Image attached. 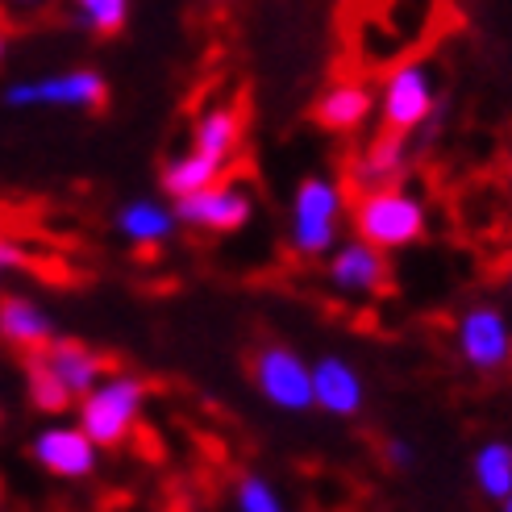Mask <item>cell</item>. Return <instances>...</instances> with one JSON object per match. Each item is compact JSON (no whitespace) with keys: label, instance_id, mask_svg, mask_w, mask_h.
<instances>
[{"label":"cell","instance_id":"6da1fadb","mask_svg":"<svg viewBox=\"0 0 512 512\" xmlns=\"http://www.w3.org/2000/svg\"><path fill=\"white\" fill-rule=\"evenodd\" d=\"M346 188L329 175H304L288 204V246L296 259H325L342 242Z\"/></svg>","mask_w":512,"mask_h":512},{"label":"cell","instance_id":"7a4b0ae2","mask_svg":"<svg viewBox=\"0 0 512 512\" xmlns=\"http://www.w3.org/2000/svg\"><path fill=\"white\" fill-rule=\"evenodd\" d=\"M354 234L367 238L379 250H408L429 234V204L404 184L358 192L354 200Z\"/></svg>","mask_w":512,"mask_h":512},{"label":"cell","instance_id":"3957f363","mask_svg":"<svg viewBox=\"0 0 512 512\" xmlns=\"http://www.w3.org/2000/svg\"><path fill=\"white\" fill-rule=\"evenodd\" d=\"M146 408V383L134 371L100 375L96 388L80 396V425L100 450H117L138 433Z\"/></svg>","mask_w":512,"mask_h":512},{"label":"cell","instance_id":"277c9868","mask_svg":"<svg viewBox=\"0 0 512 512\" xmlns=\"http://www.w3.org/2000/svg\"><path fill=\"white\" fill-rule=\"evenodd\" d=\"M9 109H71V113H96L109 100V80L96 67H71V71H46L38 80H13L5 84Z\"/></svg>","mask_w":512,"mask_h":512},{"label":"cell","instance_id":"5b68a950","mask_svg":"<svg viewBox=\"0 0 512 512\" xmlns=\"http://www.w3.org/2000/svg\"><path fill=\"white\" fill-rule=\"evenodd\" d=\"M454 350L479 375H500L512 367V321L496 300H471L454 317Z\"/></svg>","mask_w":512,"mask_h":512},{"label":"cell","instance_id":"8992f818","mask_svg":"<svg viewBox=\"0 0 512 512\" xmlns=\"http://www.w3.org/2000/svg\"><path fill=\"white\" fill-rule=\"evenodd\" d=\"M438 105H442L438 75H433V67L421 59L396 63L375 96V113L383 121V130H396V134H413Z\"/></svg>","mask_w":512,"mask_h":512},{"label":"cell","instance_id":"52a82bcc","mask_svg":"<svg viewBox=\"0 0 512 512\" xmlns=\"http://www.w3.org/2000/svg\"><path fill=\"white\" fill-rule=\"evenodd\" d=\"M250 379L254 392L279 413H309L313 408V363H304L284 342H267L254 350Z\"/></svg>","mask_w":512,"mask_h":512},{"label":"cell","instance_id":"ba28073f","mask_svg":"<svg viewBox=\"0 0 512 512\" xmlns=\"http://www.w3.org/2000/svg\"><path fill=\"white\" fill-rule=\"evenodd\" d=\"M325 284L346 300H371L379 292H388V284H392L388 250L371 246L358 234L342 238L334 250L325 254Z\"/></svg>","mask_w":512,"mask_h":512},{"label":"cell","instance_id":"9c48e42d","mask_svg":"<svg viewBox=\"0 0 512 512\" xmlns=\"http://www.w3.org/2000/svg\"><path fill=\"white\" fill-rule=\"evenodd\" d=\"M171 209H175L179 225H188V229H204V234H238V229H246L254 217V196L242 184L217 179V184L200 188L192 196L171 200Z\"/></svg>","mask_w":512,"mask_h":512},{"label":"cell","instance_id":"30bf717a","mask_svg":"<svg viewBox=\"0 0 512 512\" xmlns=\"http://www.w3.org/2000/svg\"><path fill=\"white\" fill-rule=\"evenodd\" d=\"M30 458L55 479H88L100 463V446L88 438V429L80 421H59L34 433Z\"/></svg>","mask_w":512,"mask_h":512},{"label":"cell","instance_id":"8fae6325","mask_svg":"<svg viewBox=\"0 0 512 512\" xmlns=\"http://www.w3.org/2000/svg\"><path fill=\"white\" fill-rule=\"evenodd\" d=\"M313 408L350 421L367 408V379L350 358L342 354H321L313 363Z\"/></svg>","mask_w":512,"mask_h":512},{"label":"cell","instance_id":"7c38bea8","mask_svg":"<svg viewBox=\"0 0 512 512\" xmlns=\"http://www.w3.org/2000/svg\"><path fill=\"white\" fill-rule=\"evenodd\" d=\"M413 159H417V155H413V142H408V134L383 130L379 138H371V142L354 155V163H350V184H354L358 192L404 184L408 171H413Z\"/></svg>","mask_w":512,"mask_h":512},{"label":"cell","instance_id":"4fadbf2b","mask_svg":"<svg viewBox=\"0 0 512 512\" xmlns=\"http://www.w3.org/2000/svg\"><path fill=\"white\" fill-rule=\"evenodd\" d=\"M113 229L121 242H130L138 250H155V246H167L179 229V217L171 204L163 200H150V196H138V200H121L117 213H113Z\"/></svg>","mask_w":512,"mask_h":512},{"label":"cell","instance_id":"5bb4252c","mask_svg":"<svg viewBox=\"0 0 512 512\" xmlns=\"http://www.w3.org/2000/svg\"><path fill=\"white\" fill-rule=\"evenodd\" d=\"M55 338V317L46 313V304L34 296H17V292H0V342L30 354L42 350Z\"/></svg>","mask_w":512,"mask_h":512},{"label":"cell","instance_id":"9a60e30c","mask_svg":"<svg viewBox=\"0 0 512 512\" xmlns=\"http://www.w3.org/2000/svg\"><path fill=\"white\" fill-rule=\"evenodd\" d=\"M313 117L329 134H358L375 117V92L358 80H338L317 96Z\"/></svg>","mask_w":512,"mask_h":512},{"label":"cell","instance_id":"2e32d148","mask_svg":"<svg viewBox=\"0 0 512 512\" xmlns=\"http://www.w3.org/2000/svg\"><path fill=\"white\" fill-rule=\"evenodd\" d=\"M42 358L59 371V379L71 388L75 400H80L88 388H96L100 375H105V354H96L92 346L75 342V338H50L42 346Z\"/></svg>","mask_w":512,"mask_h":512},{"label":"cell","instance_id":"e0dca14e","mask_svg":"<svg viewBox=\"0 0 512 512\" xmlns=\"http://www.w3.org/2000/svg\"><path fill=\"white\" fill-rule=\"evenodd\" d=\"M242 134H246V117L238 105H213L204 109L192 125V146L204 150V155H213L221 163H229L238 155L242 146Z\"/></svg>","mask_w":512,"mask_h":512},{"label":"cell","instance_id":"ac0fdd59","mask_svg":"<svg viewBox=\"0 0 512 512\" xmlns=\"http://www.w3.org/2000/svg\"><path fill=\"white\" fill-rule=\"evenodd\" d=\"M471 479H475V492L483 500L500 504L512 492V442H504V438L483 442L471 454Z\"/></svg>","mask_w":512,"mask_h":512},{"label":"cell","instance_id":"d6986e66","mask_svg":"<svg viewBox=\"0 0 512 512\" xmlns=\"http://www.w3.org/2000/svg\"><path fill=\"white\" fill-rule=\"evenodd\" d=\"M221 175H225V163L192 146V150H184V155L167 159V167H163V192H167L171 200H179V196H192V192H200V188L217 184Z\"/></svg>","mask_w":512,"mask_h":512},{"label":"cell","instance_id":"ffe728a7","mask_svg":"<svg viewBox=\"0 0 512 512\" xmlns=\"http://www.w3.org/2000/svg\"><path fill=\"white\" fill-rule=\"evenodd\" d=\"M25 396H30V404L38 408V413H46V417H59V413H67V408L75 404L71 388L59 379V371L42 358V350L25 354Z\"/></svg>","mask_w":512,"mask_h":512},{"label":"cell","instance_id":"44dd1931","mask_svg":"<svg viewBox=\"0 0 512 512\" xmlns=\"http://www.w3.org/2000/svg\"><path fill=\"white\" fill-rule=\"evenodd\" d=\"M71 17L96 38H113L130 25V0H71Z\"/></svg>","mask_w":512,"mask_h":512},{"label":"cell","instance_id":"7402d4cb","mask_svg":"<svg viewBox=\"0 0 512 512\" xmlns=\"http://www.w3.org/2000/svg\"><path fill=\"white\" fill-rule=\"evenodd\" d=\"M234 508L238 512H284V496H279V488L267 475L246 471L234 483Z\"/></svg>","mask_w":512,"mask_h":512},{"label":"cell","instance_id":"603a6c76","mask_svg":"<svg viewBox=\"0 0 512 512\" xmlns=\"http://www.w3.org/2000/svg\"><path fill=\"white\" fill-rule=\"evenodd\" d=\"M30 267H34V254L25 250L17 238H5V234H0V292H5L9 279L25 275Z\"/></svg>","mask_w":512,"mask_h":512},{"label":"cell","instance_id":"cb8c5ba5","mask_svg":"<svg viewBox=\"0 0 512 512\" xmlns=\"http://www.w3.org/2000/svg\"><path fill=\"white\" fill-rule=\"evenodd\" d=\"M379 454H383V463H388L392 471H413L417 467V446L408 438H388Z\"/></svg>","mask_w":512,"mask_h":512},{"label":"cell","instance_id":"d4e9b609","mask_svg":"<svg viewBox=\"0 0 512 512\" xmlns=\"http://www.w3.org/2000/svg\"><path fill=\"white\" fill-rule=\"evenodd\" d=\"M5 5H9V9H42L46 0H5Z\"/></svg>","mask_w":512,"mask_h":512},{"label":"cell","instance_id":"484cf974","mask_svg":"<svg viewBox=\"0 0 512 512\" xmlns=\"http://www.w3.org/2000/svg\"><path fill=\"white\" fill-rule=\"evenodd\" d=\"M504 288H508V296H512V254H508V263H504Z\"/></svg>","mask_w":512,"mask_h":512},{"label":"cell","instance_id":"4316f807","mask_svg":"<svg viewBox=\"0 0 512 512\" xmlns=\"http://www.w3.org/2000/svg\"><path fill=\"white\" fill-rule=\"evenodd\" d=\"M5 55H9V42H5V30H0V63H5Z\"/></svg>","mask_w":512,"mask_h":512},{"label":"cell","instance_id":"83f0119b","mask_svg":"<svg viewBox=\"0 0 512 512\" xmlns=\"http://www.w3.org/2000/svg\"><path fill=\"white\" fill-rule=\"evenodd\" d=\"M500 508H504V512H512V492H508V496L500 500Z\"/></svg>","mask_w":512,"mask_h":512},{"label":"cell","instance_id":"f1b7e54d","mask_svg":"<svg viewBox=\"0 0 512 512\" xmlns=\"http://www.w3.org/2000/svg\"><path fill=\"white\" fill-rule=\"evenodd\" d=\"M204 5H234V0H204Z\"/></svg>","mask_w":512,"mask_h":512},{"label":"cell","instance_id":"f546056e","mask_svg":"<svg viewBox=\"0 0 512 512\" xmlns=\"http://www.w3.org/2000/svg\"><path fill=\"white\" fill-rule=\"evenodd\" d=\"M508 179H512V155H508Z\"/></svg>","mask_w":512,"mask_h":512},{"label":"cell","instance_id":"4dcf8cb0","mask_svg":"<svg viewBox=\"0 0 512 512\" xmlns=\"http://www.w3.org/2000/svg\"><path fill=\"white\" fill-rule=\"evenodd\" d=\"M0 421H5V413H0Z\"/></svg>","mask_w":512,"mask_h":512}]
</instances>
